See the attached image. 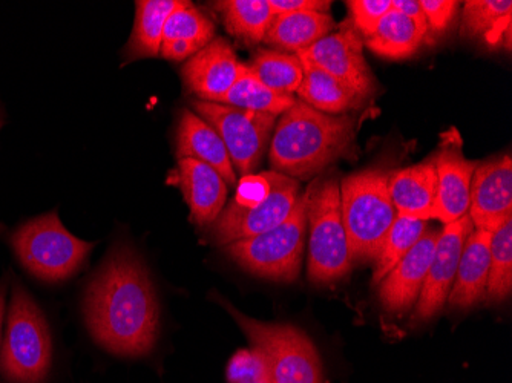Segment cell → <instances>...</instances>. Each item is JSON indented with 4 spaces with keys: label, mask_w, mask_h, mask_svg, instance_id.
<instances>
[{
    "label": "cell",
    "mask_w": 512,
    "mask_h": 383,
    "mask_svg": "<svg viewBox=\"0 0 512 383\" xmlns=\"http://www.w3.org/2000/svg\"><path fill=\"white\" fill-rule=\"evenodd\" d=\"M86 327L97 344L117 356L151 353L158 338L160 310L154 284L131 247H115L86 290Z\"/></svg>",
    "instance_id": "1"
},
{
    "label": "cell",
    "mask_w": 512,
    "mask_h": 383,
    "mask_svg": "<svg viewBox=\"0 0 512 383\" xmlns=\"http://www.w3.org/2000/svg\"><path fill=\"white\" fill-rule=\"evenodd\" d=\"M355 118L316 111L301 100L287 109L273 132L270 164L273 171L307 178L338 160L353 145Z\"/></svg>",
    "instance_id": "2"
},
{
    "label": "cell",
    "mask_w": 512,
    "mask_h": 383,
    "mask_svg": "<svg viewBox=\"0 0 512 383\" xmlns=\"http://www.w3.org/2000/svg\"><path fill=\"white\" fill-rule=\"evenodd\" d=\"M388 172L365 169L339 186L341 215L352 261H375L398 212L388 190Z\"/></svg>",
    "instance_id": "3"
},
{
    "label": "cell",
    "mask_w": 512,
    "mask_h": 383,
    "mask_svg": "<svg viewBox=\"0 0 512 383\" xmlns=\"http://www.w3.org/2000/svg\"><path fill=\"white\" fill-rule=\"evenodd\" d=\"M53 344L43 311L22 285H14L7 330L0 347V370L11 382L43 383L51 367Z\"/></svg>",
    "instance_id": "4"
},
{
    "label": "cell",
    "mask_w": 512,
    "mask_h": 383,
    "mask_svg": "<svg viewBox=\"0 0 512 383\" xmlns=\"http://www.w3.org/2000/svg\"><path fill=\"white\" fill-rule=\"evenodd\" d=\"M218 302L240 325L250 345L263 351L272 383H324L321 357L304 331L293 325L256 321L226 299L218 298Z\"/></svg>",
    "instance_id": "5"
},
{
    "label": "cell",
    "mask_w": 512,
    "mask_h": 383,
    "mask_svg": "<svg viewBox=\"0 0 512 383\" xmlns=\"http://www.w3.org/2000/svg\"><path fill=\"white\" fill-rule=\"evenodd\" d=\"M14 253L31 275L59 282L74 275L94 244L69 233L56 212L22 224L11 236Z\"/></svg>",
    "instance_id": "6"
},
{
    "label": "cell",
    "mask_w": 512,
    "mask_h": 383,
    "mask_svg": "<svg viewBox=\"0 0 512 383\" xmlns=\"http://www.w3.org/2000/svg\"><path fill=\"white\" fill-rule=\"evenodd\" d=\"M307 194L299 195L286 221L269 232L240 239L227 246V253L244 270L272 281L298 278L306 247Z\"/></svg>",
    "instance_id": "7"
},
{
    "label": "cell",
    "mask_w": 512,
    "mask_h": 383,
    "mask_svg": "<svg viewBox=\"0 0 512 383\" xmlns=\"http://www.w3.org/2000/svg\"><path fill=\"white\" fill-rule=\"evenodd\" d=\"M309 223V278L330 284L352 270L347 233L341 215V192L336 180H327L307 192Z\"/></svg>",
    "instance_id": "8"
},
{
    "label": "cell",
    "mask_w": 512,
    "mask_h": 383,
    "mask_svg": "<svg viewBox=\"0 0 512 383\" xmlns=\"http://www.w3.org/2000/svg\"><path fill=\"white\" fill-rule=\"evenodd\" d=\"M192 108L220 135L234 169L244 177L252 174L261 163L270 132L275 128V115L201 100L192 103Z\"/></svg>",
    "instance_id": "9"
},
{
    "label": "cell",
    "mask_w": 512,
    "mask_h": 383,
    "mask_svg": "<svg viewBox=\"0 0 512 383\" xmlns=\"http://www.w3.org/2000/svg\"><path fill=\"white\" fill-rule=\"evenodd\" d=\"M270 190L266 200L252 209L230 203L212 224V236L218 244H229L269 232L287 220L299 198V184L293 178L270 171Z\"/></svg>",
    "instance_id": "10"
},
{
    "label": "cell",
    "mask_w": 512,
    "mask_h": 383,
    "mask_svg": "<svg viewBox=\"0 0 512 383\" xmlns=\"http://www.w3.org/2000/svg\"><path fill=\"white\" fill-rule=\"evenodd\" d=\"M436 167V200L430 218L447 224L465 217L470 209V189L479 163L463 154V141L456 128L440 135V145L431 158Z\"/></svg>",
    "instance_id": "11"
},
{
    "label": "cell",
    "mask_w": 512,
    "mask_h": 383,
    "mask_svg": "<svg viewBox=\"0 0 512 383\" xmlns=\"http://www.w3.org/2000/svg\"><path fill=\"white\" fill-rule=\"evenodd\" d=\"M473 230V223L467 213L460 220L447 224L439 233L433 261L414 307L413 319H411L413 324H424L430 321L444 307L456 279L463 246Z\"/></svg>",
    "instance_id": "12"
},
{
    "label": "cell",
    "mask_w": 512,
    "mask_h": 383,
    "mask_svg": "<svg viewBox=\"0 0 512 383\" xmlns=\"http://www.w3.org/2000/svg\"><path fill=\"white\" fill-rule=\"evenodd\" d=\"M362 46L364 43L358 31L347 28L325 36L307 50L299 51L296 56L335 77L353 89L362 100H367L375 92L376 83Z\"/></svg>",
    "instance_id": "13"
},
{
    "label": "cell",
    "mask_w": 512,
    "mask_h": 383,
    "mask_svg": "<svg viewBox=\"0 0 512 383\" xmlns=\"http://www.w3.org/2000/svg\"><path fill=\"white\" fill-rule=\"evenodd\" d=\"M474 229L494 232L512 218V160L503 155L477 166L470 189V209Z\"/></svg>",
    "instance_id": "14"
},
{
    "label": "cell",
    "mask_w": 512,
    "mask_h": 383,
    "mask_svg": "<svg viewBox=\"0 0 512 383\" xmlns=\"http://www.w3.org/2000/svg\"><path fill=\"white\" fill-rule=\"evenodd\" d=\"M243 66L234 46L218 37L184 63L183 83L201 102L220 103L237 82Z\"/></svg>",
    "instance_id": "15"
},
{
    "label": "cell",
    "mask_w": 512,
    "mask_h": 383,
    "mask_svg": "<svg viewBox=\"0 0 512 383\" xmlns=\"http://www.w3.org/2000/svg\"><path fill=\"white\" fill-rule=\"evenodd\" d=\"M439 233L437 230H425L413 249L379 282V299L388 313H405L419 298Z\"/></svg>",
    "instance_id": "16"
},
{
    "label": "cell",
    "mask_w": 512,
    "mask_h": 383,
    "mask_svg": "<svg viewBox=\"0 0 512 383\" xmlns=\"http://www.w3.org/2000/svg\"><path fill=\"white\" fill-rule=\"evenodd\" d=\"M174 183L180 187L184 201L191 209L197 226H212L223 212L227 198V183L214 167L194 158L178 160Z\"/></svg>",
    "instance_id": "17"
},
{
    "label": "cell",
    "mask_w": 512,
    "mask_h": 383,
    "mask_svg": "<svg viewBox=\"0 0 512 383\" xmlns=\"http://www.w3.org/2000/svg\"><path fill=\"white\" fill-rule=\"evenodd\" d=\"M215 23L191 2H178L163 31L160 56L183 62L214 40Z\"/></svg>",
    "instance_id": "18"
},
{
    "label": "cell",
    "mask_w": 512,
    "mask_h": 383,
    "mask_svg": "<svg viewBox=\"0 0 512 383\" xmlns=\"http://www.w3.org/2000/svg\"><path fill=\"white\" fill-rule=\"evenodd\" d=\"M177 157L178 160L194 158L214 167L227 186L237 181L234 164L230 161L220 135L209 123L204 122L203 118L188 109H184L178 122Z\"/></svg>",
    "instance_id": "19"
},
{
    "label": "cell",
    "mask_w": 512,
    "mask_h": 383,
    "mask_svg": "<svg viewBox=\"0 0 512 383\" xmlns=\"http://www.w3.org/2000/svg\"><path fill=\"white\" fill-rule=\"evenodd\" d=\"M490 243L491 232L486 230L474 229L468 235L447 299L451 307L470 308L485 299L490 273Z\"/></svg>",
    "instance_id": "20"
},
{
    "label": "cell",
    "mask_w": 512,
    "mask_h": 383,
    "mask_svg": "<svg viewBox=\"0 0 512 383\" xmlns=\"http://www.w3.org/2000/svg\"><path fill=\"white\" fill-rule=\"evenodd\" d=\"M388 190L398 215L430 220L437 190L433 160L391 172L388 175Z\"/></svg>",
    "instance_id": "21"
},
{
    "label": "cell",
    "mask_w": 512,
    "mask_h": 383,
    "mask_svg": "<svg viewBox=\"0 0 512 383\" xmlns=\"http://www.w3.org/2000/svg\"><path fill=\"white\" fill-rule=\"evenodd\" d=\"M335 27V20L330 14L306 11V13L278 14L270 22L264 42L281 48V50H307L319 40L329 36Z\"/></svg>",
    "instance_id": "22"
},
{
    "label": "cell",
    "mask_w": 512,
    "mask_h": 383,
    "mask_svg": "<svg viewBox=\"0 0 512 383\" xmlns=\"http://www.w3.org/2000/svg\"><path fill=\"white\" fill-rule=\"evenodd\" d=\"M299 60L304 77L296 92L301 97V102L307 103L316 111L330 115L345 114L364 105L365 100H362L353 89L307 60Z\"/></svg>",
    "instance_id": "23"
},
{
    "label": "cell",
    "mask_w": 512,
    "mask_h": 383,
    "mask_svg": "<svg viewBox=\"0 0 512 383\" xmlns=\"http://www.w3.org/2000/svg\"><path fill=\"white\" fill-rule=\"evenodd\" d=\"M427 34V28L391 8L376 30L365 39V45L376 56L391 60L407 59L421 48Z\"/></svg>",
    "instance_id": "24"
},
{
    "label": "cell",
    "mask_w": 512,
    "mask_h": 383,
    "mask_svg": "<svg viewBox=\"0 0 512 383\" xmlns=\"http://www.w3.org/2000/svg\"><path fill=\"white\" fill-rule=\"evenodd\" d=\"M180 0H138L135 2L134 30L126 45L129 60L160 56L161 40L169 16Z\"/></svg>",
    "instance_id": "25"
},
{
    "label": "cell",
    "mask_w": 512,
    "mask_h": 383,
    "mask_svg": "<svg viewBox=\"0 0 512 383\" xmlns=\"http://www.w3.org/2000/svg\"><path fill=\"white\" fill-rule=\"evenodd\" d=\"M217 10L223 16L226 30L247 45L264 42L275 17L267 0H223L218 2Z\"/></svg>",
    "instance_id": "26"
},
{
    "label": "cell",
    "mask_w": 512,
    "mask_h": 383,
    "mask_svg": "<svg viewBox=\"0 0 512 383\" xmlns=\"http://www.w3.org/2000/svg\"><path fill=\"white\" fill-rule=\"evenodd\" d=\"M220 103L221 105L234 106V108L247 109V111L261 112V114L278 117V115H283L287 109L292 108L295 97L278 94V92L267 88L244 65L237 82L226 92Z\"/></svg>",
    "instance_id": "27"
},
{
    "label": "cell",
    "mask_w": 512,
    "mask_h": 383,
    "mask_svg": "<svg viewBox=\"0 0 512 383\" xmlns=\"http://www.w3.org/2000/svg\"><path fill=\"white\" fill-rule=\"evenodd\" d=\"M463 5L462 37L485 36L490 45H496L511 28L512 2L509 0H468Z\"/></svg>",
    "instance_id": "28"
},
{
    "label": "cell",
    "mask_w": 512,
    "mask_h": 383,
    "mask_svg": "<svg viewBox=\"0 0 512 383\" xmlns=\"http://www.w3.org/2000/svg\"><path fill=\"white\" fill-rule=\"evenodd\" d=\"M246 66L256 79L278 94L293 95L304 77L301 60L296 54L260 51Z\"/></svg>",
    "instance_id": "29"
},
{
    "label": "cell",
    "mask_w": 512,
    "mask_h": 383,
    "mask_svg": "<svg viewBox=\"0 0 512 383\" xmlns=\"http://www.w3.org/2000/svg\"><path fill=\"white\" fill-rule=\"evenodd\" d=\"M425 230H427V221L398 215L385 236L378 256H376L373 285H378L388 275V272L413 249L414 244L421 239Z\"/></svg>",
    "instance_id": "30"
},
{
    "label": "cell",
    "mask_w": 512,
    "mask_h": 383,
    "mask_svg": "<svg viewBox=\"0 0 512 383\" xmlns=\"http://www.w3.org/2000/svg\"><path fill=\"white\" fill-rule=\"evenodd\" d=\"M512 290V218L491 232L490 273L486 296L491 302H503Z\"/></svg>",
    "instance_id": "31"
},
{
    "label": "cell",
    "mask_w": 512,
    "mask_h": 383,
    "mask_svg": "<svg viewBox=\"0 0 512 383\" xmlns=\"http://www.w3.org/2000/svg\"><path fill=\"white\" fill-rule=\"evenodd\" d=\"M227 383H272L269 364L260 348L238 350L227 365Z\"/></svg>",
    "instance_id": "32"
},
{
    "label": "cell",
    "mask_w": 512,
    "mask_h": 383,
    "mask_svg": "<svg viewBox=\"0 0 512 383\" xmlns=\"http://www.w3.org/2000/svg\"><path fill=\"white\" fill-rule=\"evenodd\" d=\"M347 7L355 30L367 39L391 10V0H348Z\"/></svg>",
    "instance_id": "33"
},
{
    "label": "cell",
    "mask_w": 512,
    "mask_h": 383,
    "mask_svg": "<svg viewBox=\"0 0 512 383\" xmlns=\"http://www.w3.org/2000/svg\"><path fill=\"white\" fill-rule=\"evenodd\" d=\"M425 19H427L428 33H444L456 16L460 2L454 0H419Z\"/></svg>",
    "instance_id": "34"
},
{
    "label": "cell",
    "mask_w": 512,
    "mask_h": 383,
    "mask_svg": "<svg viewBox=\"0 0 512 383\" xmlns=\"http://www.w3.org/2000/svg\"><path fill=\"white\" fill-rule=\"evenodd\" d=\"M273 14L306 13V11H316V13H327L332 7V2L327 0H267Z\"/></svg>",
    "instance_id": "35"
},
{
    "label": "cell",
    "mask_w": 512,
    "mask_h": 383,
    "mask_svg": "<svg viewBox=\"0 0 512 383\" xmlns=\"http://www.w3.org/2000/svg\"><path fill=\"white\" fill-rule=\"evenodd\" d=\"M391 8L405 14L408 19L416 22L417 25L427 28V19H425L424 11H422L421 2L419 0H391Z\"/></svg>",
    "instance_id": "36"
},
{
    "label": "cell",
    "mask_w": 512,
    "mask_h": 383,
    "mask_svg": "<svg viewBox=\"0 0 512 383\" xmlns=\"http://www.w3.org/2000/svg\"><path fill=\"white\" fill-rule=\"evenodd\" d=\"M5 295H7V287H5L4 282H2V284H0V339H2V325H4Z\"/></svg>",
    "instance_id": "37"
}]
</instances>
